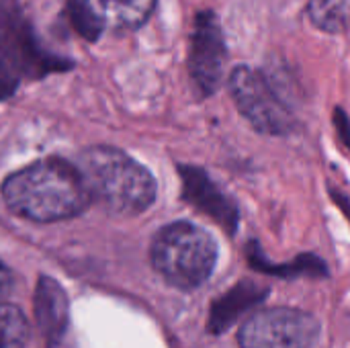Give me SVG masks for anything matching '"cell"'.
I'll list each match as a JSON object with an SVG mask.
<instances>
[{"instance_id": "obj_1", "label": "cell", "mask_w": 350, "mask_h": 348, "mask_svg": "<svg viewBox=\"0 0 350 348\" xmlns=\"http://www.w3.org/2000/svg\"><path fill=\"white\" fill-rule=\"evenodd\" d=\"M2 199L12 213L49 224L82 213L92 195L78 166L43 158L10 174L2 183Z\"/></svg>"}, {"instance_id": "obj_2", "label": "cell", "mask_w": 350, "mask_h": 348, "mask_svg": "<svg viewBox=\"0 0 350 348\" xmlns=\"http://www.w3.org/2000/svg\"><path fill=\"white\" fill-rule=\"evenodd\" d=\"M78 168L92 199L119 215H137L156 201V178L129 154L109 146L88 148Z\"/></svg>"}, {"instance_id": "obj_3", "label": "cell", "mask_w": 350, "mask_h": 348, "mask_svg": "<svg viewBox=\"0 0 350 348\" xmlns=\"http://www.w3.org/2000/svg\"><path fill=\"white\" fill-rule=\"evenodd\" d=\"M150 258L166 283L178 289H195L211 277L217 244L203 228L191 222H174L156 234Z\"/></svg>"}, {"instance_id": "obj_4", "label": "cell", "mask_w": 350, "mask_h": 348, "mask_svg": "<svg viewBox=\"0 0 350 348\" xmlns=\"http://www.w3.org/2000/svg\"><path fill=\"white\" fill-rule=\"evenodd\" d=\"M230 92L238 111L265 135H287L295 129V119L273 84L256 70L238 66L230 74Z\"/></svg>"}, {"instance_id": "obj_5", "label": "cell", "mask_w": 350, "mask_h": 348, "mask_svg": "<svg viewBox=\"0 0 350 348\" xmlns=\"http://www.w3.org/2000/svg\"><path fill=\"white\" fill-rule=\"evenodd\" d=\"M320 332L318 320L293 308H269L252 314L238 332L240 348H308Z\"/></svg>"}, {"instance_id": "obj_6", "label": "cell", "mask_w": 350, "mask_h": 348, "mask_svg": "<svg viewBox=\"0 0 350 348\" xmlns=\"http://www.w3.org/2000/svg\"><path fill=\"white\" fill-rule=\"evenodd\" d=\"M0 55L18 72L33 76L66 70V62L45 53L16 0H0Z\"/></svg>"}, {"instance_id": "obj_7", "label": "cell", "mask_w": 350, "mask_h": 348, "mask_svg": "<svg viewBox=\"0 0 350 348\" xmlns=\"http://www.w3.org/2000/svg\"><path fill=\"white\" fill-rule=\"evenodd\" d=\"M189 74L203 96H209L221 84L228 49L217 16L203 10L195 18L189 43Z\"/></svg>"}, {"instance_id": "obj_8", "label": "cell", "mask_w": 350, "mask_h": 348, "mask_svg": "<svg viewBox=\"0 0 350 348\" xmlns=\"http://www.w3.org/2000/svg\"><path fill=\"white\" fill-rule=\"evenodd\" d=\"M180 176L185 199L199 211L221 224L230 234H234V230L238 228V207L234 205V201L199 168L180 166Z\"/></svg>"}, {"instance_id": "obj_9", "label": "cell", "mask_w": 350, "mask_h": 348, "mask_svg": "<svg viewBox=\"0 0 350 348\" xmlns=\"http://www.w3.org/2000/svg\"><path fill=\"white\" fill-rule=\"evenodd\" d=\"M35 314L49 348H64L68 332V299L64 289L53 279H39L35 293Z\"/></svg>"}, {"instance_id": "obj_10", "label": "cell", "mask_w": 350, "mask_h": 348, "mask_svg": "<svg viewBox=\"0 0 350 348\" xmlns=\"http://www.w3.org/2000/svg\"><path fill=\"white\" fill-rule=\"evenodd\" d=\"M86 4L100 29L127 31L150 18L156 0H86Z\"/></svg>"}, {"instance_id": "obj_11", "label": "cell", "mask_w": 350, "mask_h": 348, "mask_svg": "<svg viewBox=\"0 0 350 348\" xmlns=\"http://www.w3.org/2000/svg\"><path fill=\"white\" fill-rule=\"evenodd\" d=\"M312 23L326 33H342L350 27V0H310Z\"/></svg>"}, {"instance_id": "obj_12", "label": "cell", "mask_w": 350, "mask_h": 348, "mask_svg": "<svg viewBox=\"0 0 350 348\" xmlns=\"http://www.w3.org/2000/svg\"><path fill=\"white\" fill-rule=\"evenodd\" d=\"M29 338L25 314L10 304L0 302V348H23Z\"/></svg>"}, {"instance_id": "obj_13", "label": "cell", "mask_w": 350, "mask_h": 348, "mask_svg": "<svg viewBox=\"0 0 350 348\" xmlns=\"http://www.w3.org/2000/svg\"><path fill=\"white\" fill-rule=\"evenodd\" d=\"M265 295V291H256V287H250V289H242V287H238V289H234L228 297H226V302L219 306L217 304V308L213 310V318H211V322L213 324H217V330H224L244 308H248L252 302H256V299H260Z\"/></svg>"}, {"instance_id": "obj_14", "label": "cell", "mask_w": 350, "mask_h": 348, "mask_svg": "<svg viewBox=\"0 0 350 348\" xmlns=\"http://www.w3.org/2000/svg\"><path fill=\"white\" fill-rule=\"evenodd\" d=\"M16 70L0 55V98L12 94V90L16 88Z\"/></svg>"}, {"instance_id": "obj_15", "label": "cell", "mask_w": 350, "mask_h": 348, "mask_svg": "<svg viewBox=\"0 0 350 348\" xmlns=\"http://www.w3.org/2000/svg\"><path fill=\"white\" fill-rule=\"evenodd\" d=\"M12 291V275L10 271L0 263V302L6 299Z\"/></svg>"}, {"instance_id": "obj_16", "label": "cell", "mask_w": 350, "mask_h": 348, "mask_svg": "<svg viewBox=\"0 0 350 348\" xmlns=\"http://www.w3.org/2000/svg\"><path fill=\"white\" fill-rule=\"evenodd\" d=\"M336 127H338V131H342V137L347 139V146L350 148V123H349V119H347V115L338 109L336 111Z\"/></svg>"}]
</instances>
